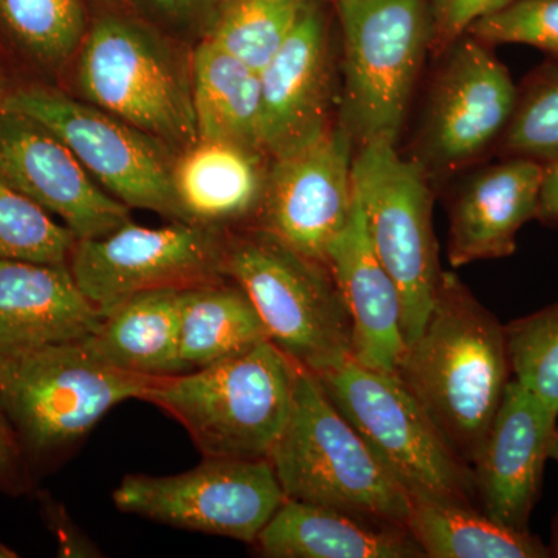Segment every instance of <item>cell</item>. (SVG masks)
Instances as JSON below:
<instances>
[{
	"mask_svg": "<svg viewBox=\"0 0 558 558\" xmlns=\"http://www.w3.org/2000/svg\"><path fill=\"white\" fill-rule=\"evenodd\" d=\"M513 0H432V53L440 54L465 35L473 22Z\"/></svg>",
	"mask_w": 558,
	"mask_h": 558,
	"instance_id": "cell-34",
	"label": "cell"
},
{
	"mask_svg": "<svg viewBox=\"0 0 558 558\" xmlns=\"http://www.w3.org/2000/svg\"><path fill=\"white\" fill-rule=\"evenodd\" d=\"M24 457L16 433L0 405V487L10 492L24 490L27 483Z\"/></svg>",
	"mask_w": 558,
	"mask_h": 558,
	"instance_id": "cell-35",
	"label": "cell"
},
{
	"mask_svg": "<svg viewBox=\"0 0 558 558\" xmlns=\"http://www.w3.org/2000/svg\"><path fill=\"white\" fill-rule=\"evenodd\" d=\"M3 108L53 132L110 196L130 208L185 222L172 180L179 153L167 143L46 84L10 89Z\"/></svg>",
	"mask_w": 558,
	"mask_h": 558,
	"instance_id": "cell-10",
	"label": "cell"
},
{
	"mask_svg": "<svg viewBox=\"0 0 558 558\" xmlns=\"http://www.w3.org/2000/svg\"><path fill=\"white\" fill-rule=\"evenodd\" d=\"M76 236L0 178V259L69 264Z\"/></svg>",
	"mask_w": 558,
	"mask_h": 558,
	"instance_id": "cell-30",
	"label": "cell"
},
{
	"mask_svg": "<svg viewBox=\"0 0 558 558\" xmlns=\"http://www.w3.org/2000/svg\"><path fill=\"white\" fill-rule=\"evenodd\" d=\"M270 340L247 293L223 277L180 292V360L185 373Z\"/></svg>",
	"mask_w": 558,
	"mask_h": 558,
	"instance_id": "cell-25",
	"label": "cell"
},
{
	"mask_svg": "<svg viewBox=\"0 0 558 558\" xmlns=\"http://www.w3.org/2000/svg\"><path fill=\"white\" fill-rule=\"evenodd\" d=\"M263 143L270 159L288 156L337 123V54L326 0H307L281 49L259 72Z\"/></svg>",
	"mask_w": 558,
	"mask_h": 558,
	"instance_id": "cell-15",
	"label": "cell"
},
{
	"mask_svg": "<svg viewBox=\"0 0 558 558\" xmlns=\"http://www.w3.org/2000/svg\"><path fill=\"white\" fill-rule=\"evenodd\" d=\"M306 3L307 0H219L207 38L260 72L281 49Z\"/></svg>",
	"mask_w": 558,
	"mask_h": 558,
	"instance_id": "cell-28",
	"label": "cell"
},
{
	"mask_svg": "<svg viewBox=\"0 0 558 558\" xmlns=\"http://www.w3.org/2000/svg\"><path fill=\"white\" fill-rule=\"evenodd\" d=\"M440 57L414 157L428 178L483 156L501 140L519 100L508 69L468 33Z\"/></svg>",
	"mask_w": 558,
	"mask_h": 558,
	"instance_id": "cell-13",
	"label": "cell"
},
{
	"mask_svg": "<svg viewBox=\"0 0 558 558\" xmlns=\"http://www.w3.org/2000/svg\"><path fill=\"white\" fill-rule=\"evenodd\" d=\"M112 2L124 3L123 0H112Z\"/></svg>",
	"mask_w": 558,
	"mask_h": 558,
	"instance_id": "cell-40",
	"label": "cell"
},
{
	"mask_svg": "<svg viewBox=\"0 0 558 558\" xmlns=\"http://www.w3.org/2000/svg\"><path fill=\"white\" fill-rule=\"evenodd\" d=\"M312 374L409 497L478 508L472 469L396 376L354 359Z\"/></svg>",
	"mask_w": 558,
	"mask_h": 558,
	"instance_id": "cell-8",
	"label": "cell"
},
{
	"mask_svg": "<svg viewBox=\"0 0 558 558\" xmlns=\"http://www.w3.org/2000/svg\"><path fill=\"white\" fill-rule=\"evenodd\" d=\"M180 292L168 288L131 296L106 315L84 344L95 357L124 373L143 377L185 373L180 360Z\"/></svg>",
	"mask_w": 558,
	"mask_h": 558,
	"instance_id": "cell-23",
	"label": "cell"
},
{
	"mask_svg": "<svg viewBox=\"0 0 558 558\" xmlns=\"http://www.w3.org/2000/svg\"><path fill=\"white\" fill-rule=\"evenodd\" d=\"M270 157L220 140L180 150L172 180L185 222L219 230L253 226L266 193Z\"/></svg>",
	"mask_w": 558,
	"mask_h": 558,
	"instance_id": "cell-21",
	"label": "cell"
},
{
	"mask_svg": "<svg viewBox=\"0 0 558 558\" xmlns=\"http://www.w3.org/2000/svg\"><path fill=\"white\" fill-rule=\"evenodd\" d=\"M267 459L290 501L405 527L409 495L303 366L288 422Z\"/></svg>",
	"mask_w": 558,
	"mask_h": 558,
	"instance_id": "cell-4",
	"label": "cell"
},
{
	"mask_svg": "<svg viewBox=\"0 0 558 558\" xmlns=\"http://www.w3.org/2000/svg\"><path fill=\"white\" fill-rule=\"evenodd\" d=\"M0 178L60 218L76 240L131 222V208L102 190L64 142L39 121L0 109Z\"/></svg>",
	"mask_w": 558,
	"mask_h": 558,
	"instance_id": "cell-16",
	"label": "cell"
},
{
	"mask_svg": "<svg viewBox=\"0 0 558 558\" xmlns=\"http://www.w3.org/2000/svg\"><path fill=\"white\" fill-rule=\"evenodd\" d=\"M102 319L69 264L0 259V352L83 341Z\"/></svg>",
	"mask_w": 558,
	"mask_h": 558,
	"instance_id": "cell-20",
	"label": "cell"
},
{
	"mask_svg": "<svg viewBox=\"0 0 558 558\" xmlns=\"http://www.w3.org/2000/svg\"><path fill=\"white\" fill-rule=\"evenodd\" d=\"M326 264L351 319L352 359L395 376L407 348L402 299L371 244L357 193L347 227L329 245Z\"/></svg>",
	"mask_w": 558,
	"mask_h": 558,
	"instance_id": "cell-18",
	"label": "cell"
},
{
	"mask_svg": "<svg viewBox=\"0 0 558 558\" xmlns=\"http://www.w3.org/2000/svg\"><path fill=\"white\" fill-rule=\"evenodd\" d=\"M134 13L179 40L207 38L219 0H123Z\"/></svg>",
	"mask_w": 558,
	"mask_h": 558,
	"instance_id": "cell-33",
	"label": "cell"
},
{
	"mask_svg": "<svg viewBox=\"0 0 558 558\" xmlns=\"http://www.w3.org/2000/svg\"><path fill=\"white\" fill-rule=\"evenodd\" d=\"M341 32L339 121L355 145L398 143L427 53L432 0H332Z\"/></svg>",
	"mask_w": 558,
	"mask_h": 558,
	"instance_id": "cell-6",
	"label": "cell"
},
{
	"mask_svg": "<svg viewBox=\"0 0 558 558\" xmlns=\"http://www.w3.org/2000/svg\"><path fill=\"white\" fill-rule=\"evenodd\" d=\"M395 376L472 468L512 379L505 326L457 275L444 271L427 322Z\"/></svg>",
	"mask_w": 558,
	"mask_h": 558,
	"instance_id": "cell-1",
	"label": "cell"
},
{
	"mask_svg": "<svg viewBox=\"0 0 558 558\" xmlns=\"http://www.w3.org/2000/svg\"><path fill=\"white\" fill-rule=\"evenodd\" d=\"M156 379L113 368L84 341L0 352V405L32 458L72 449L110 409L142 398Z\"/></svg>",
	"mask_w": 558,
	"mask_h": 558,
	"instance_id": "cell-7",
	"label": "cell"
},
{
	"mask_svg": "<svg viewBox=\"0 0 558 558\" xmlns=\"http://www.w3.org/2000/svg\"><path fill=\"white\" fill-rule=\"evenodd\" d=\"M512 379L558 416V303L505 326Z\"/></svg>",
	"mask_w": 558,
	"mask_h": 558,
	"instance_id": "cell-29",
	"label": "cell"
},
{
	"mask_svg": "<svg viewBox=\"0 0 558 558\" xmlns=\"http://www.w3.org/2000/svg\"><path fill=\"white\" fill-rule=\"evenodd\" d=\"M502 149L546 165L558 159V61L539 69L519 92L515 110L502 134Z\"/></svg>",
	"mask_w": 558,
	"mask_h": 558,
	"instance_id": "cell-31",
	"label": "cell"
},
{
	"mask_svg": "<svg viewBox=\"0 0 558 558\" xmlns=\"http://www.w3.org/2000/svg\"><path fill=\"white\" fill-rule=\"evenodd\" d=\"M227 233L182 220L163 227L131 220L106 236L76 240L69 267L81 292L106 317L137 293L226 277Z\"/></svg>",
	"mask_w": 558,
	"mask_h": 558,
	"instance_id": "cell-12",
	"label": "cell"
},
{
	"mask_svg": "<svg viewBox=\"0 0 558 558\" xmlns=\"http://www.w3.org/2000/svg\"><path fill=\"white\" fill-rule=\"evenodd\" d=\"M535 219L548 226H558V159L543 165Z\"/></svg>",
	"mask_w": 558,
	"mask_h": 558,
	"instance_id": "cell-36",
	"label": "cell"
},
{
	"mask_svg": "<svg viewBox=\"0 0 558 558\" xmlns=\"http://www.w3.org/2000/svg\"><path fill=\"white\" fill-rule=\"evenodd\" d=\"M17 554L13 549L7 548L5 545L0 543V558H16Z\"/></svg>",
	"mask_w": 558,
	"mask_h": 558,
	"instance_id": "cell-39",
	"label": "cell"
},
{
	"mask_svg": "<svg viewBox=\"0 0 558 558\" xmlns=\"http://www.w3.org/2000/svg\"><path fill=\"white\" fill-rule=\"evenodd\" d=\"M191 89L199 138L264 150L258 70L204 38L191 51Z\"/></svg>",
	"mask_w": 558,
	"mask_h": 558,
	"instance_id": "cell-24",
	"label": "cell"
},
{
	"mask_svg": "<svg viewBox=\"0 0 558 558\" xmlns=\"http://www.w3.org/2000/svg\"><path fill=\"white\" fill-rule=\"evenodd\" d=\"M9 92V83H7L5 75H3L2 70H0V109L3 108V102H5Z\"/></svg>",
	"mask_w": 558,
	"mask_h": 558,
	"instance_id": "cell-38",
	"label": "cell"
},
{
	"mask_svg": "<svg viewBox=\"0 0 558 558\" xmlns=\"http://www.w3.org/2000/svg\"><path fill=\"white\" fill-rule=\"evenodd\" d=\"M352 174L371 244L398 286L409 344L424 328L444 275L429 178L387 140L359 146Z\"/></svg>",
	"mask_w": 558,
	"mask_h": 558,
	"instance_id": "cell-9",
	"label": "cell"
},
{
	"mask_svg": "<svg viewBox=\"0 0 558 558\" xmlns=\"http://www.w3.org/2000/svg\"><path fill=\"white\" fill-rule=\"evenodd\" d=\"M354 138L337 121L317 142L270 159L266 193L253 227L312 259H328L355 204Z\"/></svg>",
	"mask_w": 558,
	"mask_h": 558,
	"instance_id": "cell-14",
	"label": "cell"
},
{
	"mask_svg": "<svg viewBox=\"0 0 558 558\" xmlns=\"http://www.w3.org/2000/svg\"><path fill=\"white\" fill-rule=\"evenodd\" d=\"M543 163L510 157L462 183L449 207V260L453 269L506 258L517 234L537 215Z\"/></svg>",
	"mask_w": 558,
	"mask_h": 558,
	"instance_id": "cell-19",
	"label": "cell"
},
{
	"mask_svg": "<svg viewBox=\"0 0 558 558\" xmlns=\"http://www.w3.org/2000/svg\"><path fill=\"white\" fill-rule=\"evenodd\" d=\"M486 46L524 44L558 61V0H513L473 22L465 32Z\"/></svg>",
	"mask_w": 558,
	"mask_h": 558,
	"instance_id": "cell-32",
	"label": "cell"
},
{
	"mask_svg": "<svg viewBox=\"0 0 558 558\" xmlns=\"http://www.w3.org/2000/svg\"><path fill=\"white\" fill-rule=\"evenodd\" d=\"M112 498L121 512L252 545L286 501L269 459L227 458L179 475L124 476Z\"/></svg>",
	"mask_w": 558,
	"mask_h": 558,
	"instance_id": "cell-11",
	"label": "cell"
},
{
	"mask_svg": "<svg viewBox=\"0 0 558 558\" xmlns=\"http://www.w3.org/2000/svg\"><path fill=\"white\" fill-rule=\"evenodd\" d=\"M405 529L425 558H546L553 556L529 531L502 526L473 506L409 497Z\"/></svg>",
	"mask_w": 558,
	"mask_h": 558,
	"instance_id": "cell-26",
	"label": "cell"
},
{
	"mask_svg": "<svg viewBox=\"0 0 558 558\" xmlns=\"http://www.w3.org/2000/svg\"><path fill=\"white\" fill-rule=\"evenodd\" d=\"M223 275L240 284L270 340L311 373L352 359V326L328 264L289 247L269 231L227 233Z\"/></svg>",
	"mask_w": 558,
	"mask_h": 558,
	"instance_id": "cell-5",
	"label": "cell"
},
{
	"mask_svg": "<svg viewBox=\"0 0 558 558\" xmlns=\"http://www.w3.org/2000/svg\"><path fill=\"white\" fill-rule=\"evenodd\" d=\"M549 459H554V461L558 464V427L556 429V435H554L553 444H550L549 450ZM554 556L558 557V523L556 527V538H554Z\"/></svg>",
	"mask_w": 558,
	"mask_h": 558,
	"instance_id": "cell-37",
	"label": "cell"
},
{
	"mask_svg": "<svg viewBox=\"0 0 558 558\" xmlns=\"http://www.w3.org/2000/svg\"><path fill=\"white\" fill-rule=\"evenodd\" d=\"M89 21L87 0H0V39L47 73L75 60Z\"/></svg>",
	"mask_w": 558,
	"mask_h": 558,
	"instance_id": "cell-27",
	"label": "cell"
},
{
	"mask_svg": "<svg viewBox=\"0 0 558 558\" xmlns=\"http://www.w3.org/2000/svg\"><path fill=\"white\" fill-rule=\"evenodd\" d=\"M253 545L271 558H425L405 527L290 499Z\"/></svg>",
	"mask_w": 558,
	"mask_h": 558,
	"instance_id": "cell-22",
	"label": "cell"
},
{
	"mask_svg": "<svg viewBox=\"0 0 558 558\" xmlns=\"http://www.w3.org/2000/svg\"><path fill=\"white\" fill-rule=\"evenodd\" d=\"M75 57L80 98L180 153L199 140L191 54L124 3L102 0Z\"/></svg>",
	"mask_w": 558,
	"mask_h": 558,
	"instance_id": "cell-2",
	"label": "cell"
},
{
	"mask_svg": "<svg viewBox=\"0 0 558 558\" xmlns=\"http://www.w3.org/2000/svg\"><path fill=\"white\" fill-rule=\"evenodd\" d=\"M296 369L264 340L204 368L157 377L140 400L180 422L205 458L267 459L292 409Z\"/></svg>",
	"mask_w": 558,
	"mask_h": 558,
	"instance_id": "cell-3",
	"label": "cell"
},
{
	"mask_svg": "<svg viewBox=\"0 0 558 558\" xmlns=\"http://www.w3.org/2000/svg\"><path fill=\"white\" fill-rule=\"evenodd\" d=\"M557 418L519 381L510 379L470 468L481 512L502 526L529 531Z\"/></svg>",
	"mask_w": 558,
	"mask_h": 558,
	"instance_id": "cell-17",
	"label": "cell"
}]
</instances>
